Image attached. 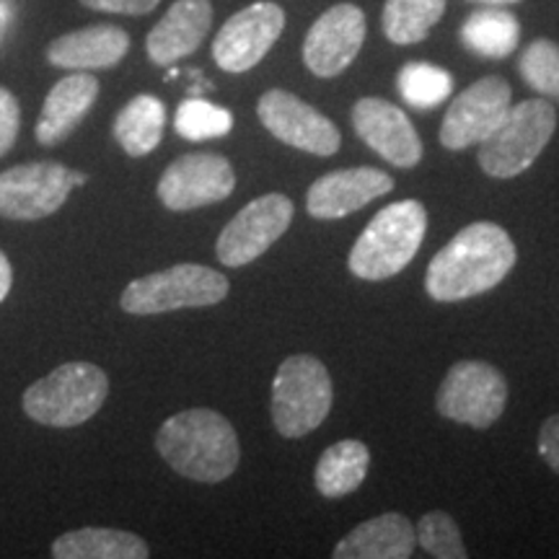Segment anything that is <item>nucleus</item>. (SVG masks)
Listing matches in <instances>:
<instances>
[{
    "mask_svg": "<svg viewBox=\"0 0 559 559\" xmlns=\"http://www.w3.org/2000/svg\"><path fill=\"white\" fill-rule=\"evenodd\" d=\"M353 128L358 138L376 151L383 160L412 169L423 158V140H419L415 124L400 107L386 99L366 96L353 107Z\"/></svg>",
    "mask_w": 559,
    "mask_h": 559,
    "instance_id": "16",
    "label": "nucleus"
},
{
    "mask_svg": "<svg viewBox=\"0 0 559 559\" xmlns=\"http://www.w3.org/2000/svg\"><path fill=\"white\" fill-rule=\"evenodd\" d=\"M19 128H21V107L16 96H13L9 88H0V158L13 148Z\"/></svg>",
    "mask_w": 559,
    "mask_h": 559,
    "instance_id": "31",
    "label": "nucleus"
},
{
    "mask_svg": "<svg viewBox=\"0 0 559 559\" xmlns=\"http://www.w3.org/2000/svg\"><path fill=\"white\" fill-rule=\"evenodd\" d=\"M557 130V111L547 99L510 107L502 122L481 140L479 166L487 177L513 179L528 171Z\"/></svg>",
    "mask_w": 559,
    "mask_h": 559,
    "instance_id": "6",
    "label": "nucleus"
},
{
    "mask_svg": "<svg viewBox=\"0 0 559 559\" xmlns=\"http://www.w3.org/2000/svg\"><path fill=\"white\" fill-rule=\"evenodd\" d=\"M257 115L270 135L311 156H334L342 145L340 130L319 109L283 88H272L257 104Z\"/></svg>",
    "mask_w": 559,
    "mask_h": 559,
    "instance_id": "12",
    "label": "nucleus"
},
{
    "mask_svg": "<svg viewBox=\"0 0 559 559\" xmlns=\"http://www.w3.org/2000/svg\"><path fill=\"white\" fill-rule=\"evenodd\" d=\"M415 547V523L402 513H383L349 531L332 555L337 559H407Z\"/></svg>",
    "mask_w": 559,
    "mask_h": 559,
    "instance_id": "21",
    "label": "nucleus"
},
{
    "mask_svg": "<svg viewBox=\"0 0 559 559\" xmlns=\"http://www.w3.org/2000/svg\"><path fill=\"white\" fill-rule=\"evenodd\" d=\"M293 202L280 192L262 194L236 213V218L221 230L215 254L226 267H243L260 260L293 223Z\"/></svg>",
    "mask_w": 559,
    "mask_h": 559,
    "instance_id": "10",
    "label": "nucleus"
},
{
    "mask_svg": "<svg viewBox=\"0 0 559 559\" xmlns=\"http://www.w3.org/2000/svg\"><path fill=\"white\" fill-rule=\"evenodd\" d=\"M109 396V379L99 366L86 360L62 362L45 379L24 391L26 417L47 428H75L88 423Z\"/></svg>",
    "mask_w": 559,
    "mask_h": 559,
    "instance_id": "4",
    "label": "nucleus"
},
{
    "mask_svg": "<svg viewBox=\"0 0 559 559\" xmlns=\"http://www.w3.org/2000/svg\"><path fill=\"white\" fill-rule=\"evenodd\" d=\"M366 39V13L353 3L332 5L317 19L304 41V62L319 79H334L358 58Z\"/></svg>",
    "mask_w": 559,
    "mask_h": 559,
    "instance_id": "15",
    "label": "nucleus"
},
{
    "mask_svg": "<svg viewBox=\"0 0 559 559\" xmlns=\"http://www.w3.org/2000/svg\"><path fill=\"white\" fill-rule=\"evenodd\" d=\"M285 29V11L275 3H251L221 26L213 41V60L226 73H247L260 66L264 55Z\"/></svg>",
    "mask_w": 559,
    "mask_h": 559,
    "instance_id": "13",
    "label": "nucleus"
},
{
    "mask_svg": "<svg viewBox=\"0 0 559 559\" xmlns=\"http://www.w3.org/2000/svg\"><path fill=\"white\" fill-rule=\"evenodd\" d=\"M510 96L513 91L500 75H487V79L472 83L445 111L438 132L443 148L464 151L481 143L508 115Z\"/></svg>",
    "mask_w": 559,
    "mask_h": 559,
    "instance_id": "14",
    "label": "nucleus"
},
{
    "mask_svg": "<svg viewBox=\"0 0 559 559\" xmlns=\"http://www.w3.org/2000/svg\"><path fill=\"white\" fill-rule=\"evenodd\" d=\"M174 128L185 140H210L223 138L234 130V115L228 109L210 104L205 99H187L179 104Z\"/></svg>",
    "mask_w": 559,
    "mask_h": 559,
    "instance_id": "28",
    "label": "nucleus"
},
{
    "mask_svg": "<svg viewBox=\"0 0 559 559\" xmlns=\"http://www.w3.org/2000/svg\"><path fill=\"white\" fill-rule=\"evenodd\" d=\"M210 26H213L210 0H177L145 39L151 62L166 68L192 55L205 41Z\"/></svg>",
    "mask_w": 559,
    "mask_h": 559,
    "instance_id": "18",
    "label": "nucleus"
},
{
    "mask_svg": "<svg viewBox=\"0 0 559 559\" xmlns=\"http://www.w3.org/2000/svg\"><path fill=\"white\" fill-rule=\"evenodd\" d=\"M128 50V32L111 24H94L55 39L47 47V60L66 70H102L115 68Z\"/></svg>",
    "mask_w": 559,
    "mask_h": 559,
    "instance_id": "20",
    "label": "nucleus"
},
{
    "mask_svg": "<svg viewBox=\"0 0 559 559\" xmlns=\"http://www.w3.org/2000/svg\"><path fill=\"white\" fill-rule=\"evenodd\" d=\"M88 177L52 160L19 164L0 171V218L41 221L66 205L75 187Z\"/></svg>",
    "mask_w": 559,
    "mask_h": 559,
    "instance_id": "8",
    "label": "nucleus"
},
{
    "mask_svg": "<svg viewBox=\"0 0 559 559\" xmlns=\"http://www.w3.org/2000/svg\"><path fill=\"white\" fill-rule=\"evenodd\" d=\"M160 459L181 477L218 485L236 472L241 461L239 436L221 412L194 407L174 415L156 436Z\"/></svg>",
    "mask_w": 559,
    "mask_h": 559,
    "instance_id": "2",
    "label": "nucleus"
},
{
    "mask_svg": "<svg viewBox=\"0 0 559 559\" xmlns=\"http://www.w3.org/2000/svg\"><path fill=\"white\" fill-rule=\"evenodd\" d=\"M148 555V544L122 528L86 526L52 542L55 559H145Z\"/></svg>",
    "mask_w": 559,
    "mask_h": 559,
    "instance_id": "22",
    "label": "nucleus"
},
{
    "mask_svg": "<svg viewBox=\"0 0 559 559\" xmlns=\"http://www.w3.org/2000/svg\"><path fill=\"white\" fill-rule=\"evenodd\" d=\"M370 466V451L360 440H340L321 453L313 481L324 498L337 500L355 492L366 481Z\"/></svg>",
    "mask_w": 559,
    "mask_h": 559,
    "instance_id": "24",
    "label": "nucleus"
},
{
    "mask_svg": "<svg viewBox=\"0 0 559 559\" xmlns=\"http://www.w3.org/2000/svg\"><path fill=\"white\" fill-rule=\"evenodd\" d=\"M474 3H485V5H508V3H519V0H474Z\"/></svg>",
    "mask_w": 559,
    "mask_h": 559,
    "instance_id": "36",
    "label": "nucleus"
},
{
    "mask_svg": "<svg viewBox=\"0 0 559 559\" xmlns=\"http://www.w3.org/2000/svg\"><path fill=\"white\" fill-rule=\"evenodd\" d=\"M539 453L549 464V469L559 474V415L544 419L539 430Z\"/></svg>",
    "mask_w": 559,
    "mask_h": 559,
    "instance_id": "33",
    "label": "nucleus"
},
{
    "mask_svg": "<svg viewBox=\"0 0 559 559\" xmlns=\"http://www.w3.org/2000/svg\"><path fill=\"white\" fill-rule=\"evenodd\" d=\"M402 99L415 109H436L451 96L453 79L449 70L430 62H407L396 75Z\"/></svg>",
    "mask_w": 559,
    "mask_h": 559,
    "instance_id": "27",
    "label": "nucleus"
},
{
    "mask_svg": "<svg viewBox=\"0 0 559 559\" xmlns=\"http://www.w3.org/2000/svg\"><path fill=\"white\" fill-rule=\"evenodd\" d=\"M415 531L419 547L428 551L430 557L466 559V555H469L464 547V539H461L456 521H453L449 513H443V510H432V513L423 515Z\"/></svg>",
    "mask_w": 559,
    "mask_h": 559,
    "instance_id": "30",
    "label": "nucleus"
},
{
    "mask_svg": "<svg viewBox=\"0 0 559 559\" xmlns=\"http://www.w3.org/2000/svg\"><path fill=\"white\" fill-rule=\"evenodd\" d=\"M461 41L466 50L481 58H508L521 41V24L513 13L502 9L474 11L461 26Z\"/></svg>",
    "mask_w": 559,
    "mask_h": 559,
    "instance_id": "25",
    "label": "nucleus"
},
{
    "mask_svg": "<svg viewBox=\"0 0 559 559\" xmlns=\"http://www.w3.org/2000/svg\"><path fill=\"white\" fill-rule=\"evenodd\" d=\"M83 5L91 11H104V13H124V16H143L151 13L160 0H81Z\"/></svg>",
    "mask_w": 559,
    "mask_h": 559,
    "instance_id": "32",
    "label": "nucleus"
},
{
    "mask_svg": "<svg viewBox=\"0 0 559 559\" xmlns=\"http://www.w3.org/2000/svg\"><path fill=\"white\" fill-rule=\"evenodd\" d=\"M508 383L495 366L481 360L453 362L440 383L436 407L453 423L485 430L506 412Z\"/></svg>",
    "mask_w": 559,
    "mask_h": 559,
    "instance_id": "9",
    "label": "nucleus"
},
{
    "mask_svg": "<svg viewBox=\"0 0 559 559\" xmlns=\"http://www.w3.org/2000/svg\"><path fill=\"white\" fill-rule=\"evenodd\" d=\"M332 376L313 355H290L272 379V423L283 438H304L330 415Z\"/></svg>",
    "mask_w": 559,
    "mask_h": 559,
    "instance_id": "5",
    "label": "nucleus"
},
{
    "mask_svg": "<svg viewBox=\"0 0 559 559\" xmlns=\"http://www.w3.org/2000/svg\"><path fill=\"white\" fill-rule=\"evenodd\" d=\"M519 70L544 99L559 102V45L551 39H536L523 50Z\"/></svg>",
    "mask_w": 559,
    "mask_h": 559,
    "instance_id": "29",
    "label": "nucleus"
},
{
    "mask_svg": "<svg viewBox=\"0 0 559 559\" xmlns=\"http://www.w3.org/2000/svg\"><path fill=\"white\" fill-rule=\"evenodd\" d=\"M96 96H99V81L86 70L66 75V79L55 83L45 104H41L37 130H34L37 132V143L52 148V145L68 140L73 135V130L86 120Z\"/></svg>",
    "mask_w": 559,
    "mask_h": 559,
    "instance_id": "19",
    "label": "nucleus"
},
{
    "mask_svg": "<svg viewBox=\"0 0 559 559\" xmlns=\"http://www.w3.org/2000/svg\"><path fill=\"white\" fill-rule=\"evenodd\" d=\"M394 190V179L373 166H355L319 177L306 194V210L311 218L337 221L349 213H358L368 202L383 198Z\"/></svg>",
    "mask_w": 559,
    "mask_h": 559,
    "instance_id": "17",
    "label": "nucleus"
},
{
    "mask_svg": "<svg viewBox=\"0 0 559 559\" xmlns=\"http://www.w3.org/2000/svg\"><path fill=\"white\" fill-rule=\"evenodd\" d=\"M11 21H13V9H11V3H5V0H0V39H3V34H5V32H9Z\"/></svg>",
    "mask_w": 559,
    "mask_h": 559,
    "instance_id": "35",
    "label": "nucleus"
},
{
    "mask_svg": "<svg viewBox=\"0 0 559 559\" xmlns=\"http://www.w3.org/2000/svg\"><path fill=\"white\" fill-rule=\"evenodd\" d=\"M428 230V210L417 200L391 202L370 218L347 257V267L355 277L389 280L407 267L423 247Z\"/></svg>",
    "mask_w": 559,
    "mask_h": 559,
    "instance_id": "3",
    "label": "nucleus"
},
{
    "mask_svg": "<svg viewBox=\"0 0 559 559\" xmlns=\"http://www.w3.org/2000/svg\"><path fill=\"white\" fill-rule=\"evenodd\" d=\"M230 283L205 264H174L169 270L132 280L122 290L120 306L135 317H156L179 309H205L228 296Z\"/></svg>",
    "mask_w": 559,
    "mask_h": 559,
    "instance_id": "7",
    "label": "nucleus"
},
{
    "mask_svg": "<svg viewBox=\"0 0 559 559\" xmlns=\"http://www.w3.org/2000/svg\"><path fill=\"white\" fill-rule=\"evenodd\" d=\"M11 285H13V267H11L9 257H5L3 251H0V304H3V300L9 298Z\"/></svg>",
    "mask_w": 559,
    "mask_h": 559,
    "instance_id": "34",
    "label": "nucleus"
},
{
    "mask_svg": "<svg viewBox=\"0 0 559 559\" xmlns=\"http://www.w3.org/2000/svg\"><path fill=\"white\" fill-rule=\"evenodd\" d=\"M515 260L519 251L506 228L489 221L472 223L432 257L425 272V290L440 304L469 300L498 288L515 267Z\"/></svg>",
    "mask_w": 559,
    "mask_h": 559,
    "instance_id": "1",
    "label": "nucleus"
},
{
    "mask_svg": "<svg viewBox=\"0 0 559 559\" xmlns=\"http://www.w3.org/2000/svg\"><path fill=\"white\" fill-rule=\"evenodd\" d=\"M166 128L164 102L151 94H140L124 104L115 120V140L132 158L148 156L158 148Z\"/></svg>",
    "mask_w": 559,
    "mask_h": 559,
    "instance_id": "23",
    "label": "nucleus"
},
{
    "mask_svg": "<svg viewBox=\"0 0 559 559\" xmlns=\"http://www.w3.org/2000/svg\"><path fill=\"white\" fill-rule=\"evenodd\" d=\"M236 190L234 166L221 153H187L158 179V200L174 213L223 202Z\"/></svg>",
    "mask_w": 559,
    "mask_h": 559,
    "instance_id": "11",
    "label": "nucleus"
},
{
    "mask_svg": "<svg viewBox=\"0 0 559 559\" xmlns=\"http://www.w3.org/2000/svg\"><path fill=\"white\" fill-rule=\"evenodd\" d=\"M445 13V0H386L383 34L394 45H417Z\"/></svg>",
    "mask_w": 559,
    "mask_h": 559,
    "instance_id": "26",
    "label": "nucleus"
}]
</instances>
